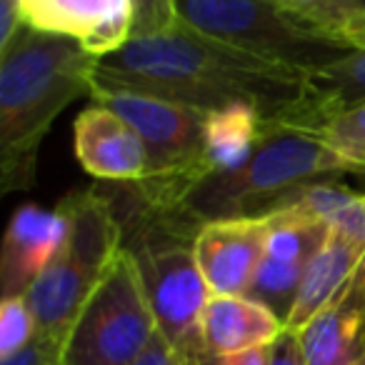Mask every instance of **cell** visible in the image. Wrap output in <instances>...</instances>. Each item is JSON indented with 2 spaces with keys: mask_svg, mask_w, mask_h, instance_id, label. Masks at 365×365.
<instances>
[{
  "mask_svg": "<svg viewBox=\"0 0 365 365\" xmlns=\"http://www.w3.org/2000/svg\"><path fill=\"white\" fill-rule=\"evenodd\" d=\"M158 333L133 255L123 248L63 345V365H135Z\"/></svg>",
  "mask_w": 365,
  "mask_h": 365,
  "instance_id": "cell-8",
  "label": "cell"
},
{
  "mask_svg": "<svg viewBox=\"0 0 365 365\" xmlns=\"http://www.w3.org/2000/svg\"><path fill=\"white\" fill-rule=\"evenodd\" d=\"M68 233L53 263L23 298L36 315L38 333L66 345L81 310L123 253V225L108 193L93 185L61 203Z\"/></svg>",
  "mask_w": 365,
  "mask_h": 365,
  "instance_id": "cell-5",
  "label": "cell"
},
{
  "mask_svg": "<svg viewBox=\"0 0 365 365\" xmlns=\"http://www.w3.org/2000/svg\"><path fill=\"white\" fill-rule=\"evenodd\" d=\"M26 26L21 0H0V51L13 43V38Z\"/></svg>",
  "mask_w": 365,
  "mask_h": 365,
  "instance_id": "cell-24",
  "label": "cell"
},
{
  "mask_svg": "<svg viewBox=\"0 0 365 365\" xmlns=\"http://www.w3.org/2000/svg\"><path fill=\"white\" fill-rule=\"evenodd\" d=\"M135 365H185V363L178 358V353L168 345V340L160 333H155L150 345L145 348V353L135 360Z\"/></svg>",
  "mask_w": 365,
  "mask_h": 365,
  "instance_id": "cell-25",
  "label": "cell"
},
{
  "mask_svg": "<svg viewBox=\"0 0 365 365\" xmlns=\"http://www.w3.org/2000/svg\"><path fill=\"white\" fill-rule=\"evenodd\" d=\"M273 365H305L303 353H300L298 333L283 330L278 340L273 343Z\"/></svg>",
  "mask_w": 365,
  "mask_h": 365,
  "instance_id": "cell-26",
  "label": "cell"
},
{
  "mask_svg": "<svg viewBox=\"0 0 365 365\" xmlns=\"http://www.w3.org/2000/svg\"><path fill=\"white\" fill-rule=\"evenodd\" d=\"M365 170L353 163L323 128L310 120L268 123L248 160L215 173L185 198L182 208L200 223L220 218H268L290 205L308 185Z\"/></svg>",
  "mask_w": 365,
  "mask_h": 365,
  "instance_id": "cell-4",
  "label": "cell"
},
{
  "mask_svg": "<svg viewBox=\"0 0 365 365\" xmlns=\"http://www.w3.org/2000/svg\"><path fill=\"white\" fill-rule=\"evenodd\" d=\"M38 335V323L23 295L0 303V358L23 350Z\"/></svg>",
  "mask_w": 365,
  "mask_h": 365,
  "instance_id": "cell-19",
  "label": "cell"
},
{
  "mask_svg": "<svg viewBox=\"0 0 365 365\" xmlns=\"http://www.w3.org/2000/svg\"><path fill=\"white\" fill-rule=\"evenodd\" d=\"M76 158L103 182H138L145 178L148 150L138 130L103 103L93 101L73 123Z\"/></svg>",
  "mask_w": 365,
  "mask_h": 365,
  "instance_id": "cell-11",
  "label": "cell"
},
{
  "mask_svg": "<svg viewBox=\"0 0 365 365\" xmlns=\"http://www.w3.org/2000/svg\"><path fill=\"white\" fill-rule=\"evenodd\" d=\"M120 193H108L123 225V248L133 255L145 288L158 333L185 365L205 355L200 323L210 293L195 260L200 220L185 208H153L130 182H115Z\"/></svg>",
  "mask_w": 365,
  "mask_h": 365,
  "instance_id": "cell-3",
  "label": "cell"
},
{
  "mask_svg": "<svg viewBox=\"0 0 365 365\" xmlns=\"http://www.w3.org/2000/svg\"><path fill=\"white\" fill-rule=\"evenodd\" d=\"M275 3L338 33H343L345 26L355 18L353 0H275Z\"/></svg>",
  "mask_w": 365,
  "mask_h": 365,
  "instance_id": "cell-21",
  "label": "cell"
},
{
  "mask_svg": "<svg viewBox=\"0 0 365 365\" xmlns=\"http://www.w3.org/2000/svg\"><path fill=\"white\" fill-rule=\"evenodd\" d=\"M343 36L353 43L358 51H365V16H358L345 26Z\"/></svg>",
  "mask_w": 365,
  "mask_h": 365,
  "instance_id": "cell-27",
  "label": "cell"
},
{
  "mask_svg": "<svg viewBox=\"0 0 365 365\" xmlns=\"http://www.w3.org/2000/svg\"><path fill=\"white\" fill-rule=\"evenodd\" d=\"M283 318L248 295H213L203 313L200 338L205 353L230 355L273 345L283 335Z\"/></svg>",
  "mask_w": 365,
  "mask_h": 365,
  "instance_id": "cell-15",
  "label": "cell"
},
{
  "mask_svg": "<svg viewBox=\"0 0 365 365\" xmlns=\"http://www.w3.org/2000/svg\"><path fill=\"white\" fill-rule=\"evenodd\" d=\"M268 120L250 106H228L205 118V163L210 175L235 170L248 160Z\"/></svg>",
  "mask_w": 365,
  "mask_h": 365,
  "instance_id": "cell-17",
  "label": "cell"
},
{
  "mask_svg": "<svg viewBox=\"0 0 365 365\" xmlns=\"http://www.w3.org/2000/svg\"><path fill=\"white\" fill-rule=\"evenodd\" d=\"M98 56L81 41L23 26L0 51V193L36 182L38 150L56 118L91 96Z\"/></svg>",
  "mask_w": 365,
  "mask_h": 365,
  "instance_id": "cell-2",
  "label": "cell"
},
{
  "mask_svg": "<svg viewBox=\"0 0 365 365\" xmlns=\"http://www.w3.org/2000/svg\"><path fill=\"white\" fill-rule=\"evenodd\" d=\"M313 93V110L320 125L343 115L348 110L365 106V51H353L350 56L320 68L308 76Z\"/></svg>",
  "mask_w": 365,
  "mask_h": 365,
  "instance_id": "cell-18",
  "label": "cell"
},
{
  "mask_svg": "<svg viewBox=\"0 0 365 365\" xmlns=\"http://www.w3.org/2000/svg\"><path fill=\"white\" fill-rule=\"evenodd\" d=\"M68 233L66 210L21 205L8 223L0 253V293L18 298L31 290L41 273L53 263Z\"/></svg>",
  "mask_w": 365,
  "mask_h": 365,
  "instance_id": "cell-13",
  "label": "cell"
},
{
  "mask_svg": "<svg viewBox=\"0 0 365 365\" xmlns=\"http://www.w3.org/2000/svg\"><path fill=\"white\" fill-rule=\"evenodd\" d=\"M175 8L193 31L308 76L358 51L343 33L275 0H175Z\"/></svg>",
  "mask_w": 365,
  "mask_h": 365,
  "instance_id": "cell-6",
  "label": "cell"
},
{
  "mask_svg": "<svg viewBox=\"0 0 365 365\" xmlns=\"http://www.w3.org/2000/svg\"><path fill=\"white\" fill-rule=\"evenodd\" d=\"M91 98L125 118L145 143V178L130 182V188L148 205L182 208L185 198L210 178L205 163L208 110L143 93H103Z\"/></svg>",
  "mask_w": 365,
  "mask_h": 365,
  "instance_id": "cell-7",
  "label": "cell"
},
{
  "mask_svg": "<svg viewBox=\"0 0 365 365\" xmlns=\"http://www.w3.org/2000/svg\"><path fill=\"white\" fill-rule=\"evenodd\" d=\"M353 365H365V355H363V358H360V360H355Z\"/></svg>",
  "mask_w": 365,
  "mask_h": 365,
  "instance_id": "cell-29",
  "label": "cell"
},
{
  "mask_svg": "<svg viewBox=\"0 0 365 365\" xmlns=\"http://www.w3.org/2000/svg\"><path fill=\"white\" fill-rule=\"evenodd\" d=\"M363 258L365 245L330 225L328 240L305 270V278L285 320V330L298 333L315 313H320L333 300V295L348 283Z\"/></svg>",
  "mask_w": 365,
  "mask_h": 365,
  "instance_id": "cell-16",
  "label": "cell"
},
{
  "mask_svg": "<svg viewBox=\"0 0 365 365\" xmlns=\"http://www.w3.org/2000/svg\"><path fill=\"white\" fill-rule=\"evenodd\" d=\"M21 11L26 26L76 38L98 58L130 41L128 0H21Z\"/></svg>",
  "mask_w": 365,
  "mask_h": 365,
  "instance_id": "cell-12",
  "label": "cell"
},
{
  "mask_svg": "<svg viewBox=\"0 0 365 365\" xmlns=\"http://www.w3.org/2000/svg\"><path fill=\"white\" fill-rule=\"evenodd\" d=\"M0 365H63V343L38 333L23 350L0 358Z\"/></svg>",
  "mask_w": 365,
  "mask_h": 365,
  "instance_id": "cell-22",
  "label": "cell"
},
{
  "mask_svg": "<svg viewBox=\"0 0 365 365\" xmlns=\"http://www.w3.org/2000/svg\"><path fill=\"white\" fill-rule=\"evenodd\" d=\"M353 8H355V18L365 16V0H353Z\"/></svg>",
  "mask_w": 365,
  "mask_h": 365,
  "instance_id": "cell-28",
  "label": "cell"
},
{
  "mask_svg": "<svg viewBox=\"0 0 365 365\" xmlns=\"http://www.w3.org/2000/svg\"><path fill=\"white\" fill-rule=\"evenodd\" d=\"M305 365H353L365 355V258L320 313L298 330Z\"/></svg>",
  "mask_w": 365,
  "mask_h": 365,
  "instance_id": "cell-14",
  "label": "cell"
},
{
  "mask_svg": "<svg viewBox=\"0 0 365 365\" xmlns=\"http://www.w3.org/2000/svg\"><path fill=\"white\" fill-rule=\"evenodd\" d=\"M268 248L250 285L248 298L268 305L285 323L305 278V270L328 240L330 223L300 218L288 210L268 215Z\"/></svg>",
  "mask_w": 365,
  "mask_h": 365,
  "instance_id": "cell-9",
  "label": "cell"
},
{
  "mask_svg": "<svg viewBox=\"0 0 365 365\" xmlns=\"http://www.w3.org/2000/svg\"><path fill=\"white\" fill-rule=\"evenodd\" d=\"M128 3H130L133 18L130 41L163 36L180 23L175 0H128Z\"/></svg>",
  "mask_w": 365,
  "mask_h": 365,
  "instance_id": "cell-20",
  "label": "cell"
},
{
  "mask_svg": "<svg viewBox=\"0 0 365 365\" xmlns=\"http://www.w3.org/2000/svg\"><path fill=\"white\" fill-rule=\"evenodd\" d=\"M198 365H273V345L243 350V353H230V355L205 353L198 360Z\"/></svg>",
  "mask_w": 365,
  "mask_h": 365,
  "instance_id": "cell-23",
  "label": "cell"
},
{
  "mask_svg": "<svg viewBox=\"0 0 365 365\" xmlns=\"http://www.w3.org/2000/svg\"><path fill=\"white\" fill-rule=\"evenodd\" d=\"M103 93H143L208 113L250 106L268 123L320 125L308 73L238 51L182 21L163 36L128 41L98 58L91 96Z\"/></svg>",
  "mask_w": 365,
  "mask_h": 365,
  "instance_id": "cell-1",
  "label": "cell"
},
{
  "mask_svg": "<svg viewBox=\"0 0 365 365\" xmlns=\"http://www.w3.org/2000/svg\"><path fill=\"white\" fill-rule=\"evenodd\" d=\"M270 238L268 218L205 220L195 235V260L213 295H248Z\"/></svg>",
  "mask_w": 365,
  "mask_h": 365,
  "instance_id": "cell-10",
  "label": "cell"
}]
</instances>
